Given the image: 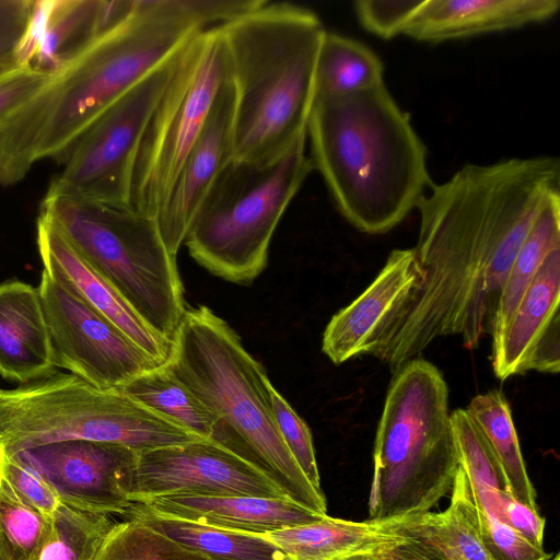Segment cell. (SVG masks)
I'll list each match as a JSON object with an SVG mask.
<instances>
[{"label":"cell","mask_w":560,"mask_h":560,"mask_svg":"<svg viewBox=\"0 0 560 560\" xmlns=\"http://www.w3.org/2000/svg\"><path fill=\"white\" fill-rule=\"evenodd\" d=\"M305 147L306 140L269 164L232 159L223 167L184 241L200 266L237 284L261 273L282 215L314 170Z\"/></svg>","instance_id":"obj_7"},{"label":"cell","mask_w":560,"mask_h":560,"mask_svg":"<svg viewBox=\"0 0 560 560\" xmlns=\"http://www.w3.org/2000/svg\"><path fill=\"white\" fill-rule=\"evenodd\" d=\"M110 515L94 514L61 504L30 560H94L114 527Z\"/></svg>","instance_id":"obj_30"},{"label":"cell","mask_w":560,"mask_h":560,"mask_svg":"<svg viewBox=\"0 0 560 560\" xmlns=\"http://www.w3.org/2000/svg\"><path fill=\"white\" fill-rule=\"evenodd\" d=\"M230 78L229 55L219 25L199 33L182 49L138 149L131 208L156 218L218 92Z\"/></svg>","instance_id":"obj_9"},{"label":"cell","mask_w":560,"mask_h":560,"mask_svg":"<svg viewBox=\"0 0 560 560\" xmlns=\"http://www.w3.org/2000/svg\"><path fill=\"white\" fill-rule=\"evenodd\" d=\"M182 49L117 98L85 128L67 153L62 171L46 192L131 208V183L138 149Z\"/></svg>","instance_id":"obj_10"},{"label":"cell","mask_w":560,"mask_h":560,"mask_svg":"<svg viewBox=\"0 0 560 560\" xmlns=\"http://www.w3.org/2000/svg\"><path fill=\"white\" fill-rule=\"evenodd\" d=\"M56 368L103 390H120L162 365L45 270L37 288Z\"/></svg>","instance_id":"obj_11"},{"label":"cell","mask_w":560,"mask_h":560,"mask_svg":"<svg viewBox=\"0 0 560 560\" xmlns=\"http://www.w3.org/2000/svg\"><path fill=\"white\" fill-rule=\"evenodd\" d=\"M94 560H213L159 533L137 517L117 522Z\"/></svg>","instance_id":"obj_31"},{"label":"cell","mask_w":560,"mask_h":560,"mask_svg":"<svg viewBox=\"0 0 560 560\" xmlns=\"http://www.w3.org/2000/svg\"><path fill=\"white\" fill-rule=\"evenodd\" d=\"M558 0H420L404 36L441 43L546 22Z\"/></svg>","instance_id":"obj_19"},{"label":"cell","mask_w":560,"mask_h":560,"mask_svg":"<svg viewBox=\"0 0 560 560\" xmlns=\"http://www.w3.org/2000/svg\"><path fill=\"white\" fill-rule=\"evenodd\" d=\"M385 524L392 534L373 548L375 560H451L431 542Z\"/></svg>","instance_id":"obj_39"},{"label":"cell","mask_w":560,"mask_h":560,"mask_svg":"<svg viewBox=\"0 0 560 560\" xmlns=\"http://www.w3.org/2000/svg\"><path fill=\"white\" fill-rule=\"evenodd\" d=\"M55 373L37 288L20 280L0 283V376L26 385Z\"/></svg>","instance_id":"obj_21"},{"label":"cell","mask_w":560,"mask_h":560,"mask_svg":"<svg viewBox=\"0 0 560 560\" xmlns=\"http://www.w3.org/2000/svg\"><path fill=\"white\" fill-rule=\"evenodd\" d=\"M478 514L481 539L492 560H550L553 556L506 523L479 510Z\"/></svg>","instance_id":"obj_35"},{"label":"cell","mask_w":560,"mask_h":560,"mask_svg":"<svg viewBox=\"0 0 560 560\" xmlns=\"http://www.w3.org/2000/svg\"><path fill=\"white\" fill-rule=\"evenodd\" d=\"M86 440L137 453L202 440L119 390H103L73 374L55 373L0 389V445L19 451Z\"/></svg>","instance_id":"obj_8"},{"label":"cell","mask_w":560,"mask_h":560,"mask_svg":"<svg viewBox=\"0 0 560 560\" xmlns=\"http://www.w3.org/2000/svg\"><path fill=\"white\" fill-rule=\"evenodd\" d=\"M32 0H0V74L18 67L15 51Z\"/></svg>","instance_id":"obj_38"},{"label":"cell","mask_w":560,"mask_h":560,"mask_svg":"<svg viewBox=\"0 0 560 560\" xmlns=\"http://www.w3.org/2000/svg\"><path fill=\"white\" fill-rule=\"evenodd\" d=\"M128 493L132 503L176 494L290 498L257 463L214 438L138 453Z\"/></svg>","instance_id":"obj_12"},{"label":"cell","mask_w":560,"mask_h":560,"mask_svg":"<svg viewBox=\"0 0 560 560\" xmlns=\"http://www.w3.org/2000/svg\"><path fill=\"white\" fill-rule=\"evenodd\" d=\"M559 247L560 194H556L537 214L514 258L498 304L491 336L506 325L547 255Z\"/></svg>","instance_id":"obj_28"},{"label":"cell","mask_w":560,"mask_h":560,"mask_svg":"<svg viewBox=\"0 0 560 560\" xmlns=\"http://www.w3.org/2000/svg\"><path fill=\"white\" fill-rule=\"evenodd\" d=\"M50 523L0 478V542L10 560H30Z\"/></svg>","instance_id":"obj_32"},{"label":"cell","mask_w":560,"mask_h":560,"mask_svg":"<svg viewBox=\"0 0 560 560\" xmlns=\"http://www.w3.org/2000/svg\"><path fill=\"white\" fill-rule=\"evenodd\" d=\"M7 452L38 470L68 506L127 515L135 504L128 487L138 453L125 445L68 440Z\"/></svg>","instance_id":"obj_13"},{"label":"cell","mask_w":560,"mask_h":560,"mask_svg":"<svg viewBox=\"0 0 560 560\" xmlns=\"http://www.w3.org/2000/svg\"><path fill=\"white\" fill-rule=\"evenodd\" d=\"M233 110L234 89L230 78L218 92L205 127L156 214L162 238L175 256L200 203L233 159Z\"/></svg>","instance_id":"obj_17"},{"label":"cell","mask_w":560,"mask_h":560,"mask_svg":"<svg viewBox=\"0 0 560 560\" xmlns=\"http://www.w3.org/2000/svg\"><path fill=\"white\" fill-rule=\"evenodd\" d=\"M119 392L200 439H215L220 419L165 363L137 375Z\"/></svg>","instance_id":"obj_27"},{"label":"cell","mask_w":560,"mask_h":560,"mask_svg":"<svg viewBox=\"0 0 560 560\" xmlns=\"http://www.w3.org/2000/svg\"><path fill=\"white\" fill-rule=\"evenodd\" d=\"M420 0H358L355 16L369 33L383 39L404 35Z\"/></svg>","instance_id":"obj_36"},{"label":"cell","mask_w":560,"mask_h":560,"mask_svg":"<svg viewBox=\"0 0 560 560\" xmlns=\"http://www.w3.org/2000/svg\"><path fill=\"white\" fill-rule=\"evenodd\" d=\"M269 392L275 420L282 440L308 481L314 488L322 490L313 438L306 422L272 384Z\"/></svg>","instance_id":"obj_33"},{"label":"cell","mask_w":560,"mask_h":560,"mask_svg":"<svg viewBox=\"0 0 560 560\" xmlns=\"http://www.w3.org/2000/svg\"><path fill=\"white\" fill-rule=\"evenodd\" d=\"M132 0H32L18 67L52 77L120 21Z\"/></svg>","instance_id":"obj_15"},{"label":"cell","mask_w":560,"mask_h":560,"mask_svg":"<svg viewBox=\"0 0 560 560\" xmlns=\"http://www.w3.org/2000/svg\"><path fill=\"white\" fill-rule=\"evenodd\" d=\"M486 438L503 472L509 493L538 510L534 485L527 474L510 405L494 389L475 396L466 409Z\"/></svg>","instance_id":"obj_26"},{"label":"cell","mask_w":560,"mask_h":560,"mask_svg":"<svg viewBox=\"0 0 560 560\" xmlns=\"http://www.w3.org/2000/svg\"><path fill=\"white\" fill-rule=\"evenodd\" d=\"M373 548L349 552V553L336 557L331 560H375L373 552H372Z\"/></svg>","instance_id":"obj_41"},{"label":"cell","mask_w":560,"mask_h":560,"mask_svg":"<svg viewBox=\"0 0 560 560\" xmlns=\"http://www.w3.org/2000/svg\"><path fill=\"white\" fill-rule=\"evenodd\" d=\"M0 478L28 505L47 517L62 504L54 487L34 467L0 445Z\"/></svg>","instance_id":"obj_34"},{"label":"cell","mask_w":560,"mask_h":560,"mask_svg":"<svg viewBox=\"0 0 560 560\" xmlns=\"http://www.w3.org/2000/svg\"><path fill=\"white\" fill-rule=\"evenodd\" d=\"M234 89L233 159L265 165L307 139L325 28L312 10L258 0L219 25Z\"/></svg>","instance_id":"obj_3"},{"label":"cell","mask_w":560,"mask_h":560,"mask_svg":"<svg viewBox=\"0 0 560 560\" xmlns=\"http://www.w3.org/2000/svg\"><path fill=\"white\" fill-rule=\"evenodd\" d=\"M451 423L477 509L500 518L503 495L509 491L495 456L466 409L453 411Z\"/></svg>","instance_id":"obj_29"},{"label":"cell","mask_w":560,"mask_h":560,"mask_svg":"<svg viewBox=\"0 0 560 560\" xmlns=\"http://www.w3.org/2000/svg\"><path fill=\"white\" fill-rule=\"evenodd\" d=\"M384 84L383 62L371 48L325 31L315 65L314 101L346 97Z\"/></svg>","instance_id":"obj_24"},{"label":"cell","mask_w":560,"mask_h":560,"mask_svg":"<svg viewBox=\"0 0 560 560\" xmlns=\"http://www.w3.org/2000/svg\"><path fill=\"white\" fill-rule=\"evenodd\" d=\"M550 560H560V555H559V552H557L556 555H553V556L551 557V559H550Z\"/></svg>","instance_id":"obj_43"},{"label":"cell","mask_w":560,"mask_h":560,"mask_svg":"<svg viewBox=\"0 0 560 560\" xmlns=\"http://www.w3.org/2000/svg\"><path fill=\"white\" fill-rule=\"evenodd\" d=\"M560 247L550 252L506 325L492 336L491 363L501 381L560 370Z\"/></svg>","instance_id":"obj_14"},{"label":"cell","mask_w":560,"mask_h":560,"mask_svg":"<svg viewBox=\"0 0 560 560\" xmlns=\"http://www.w3.org/2000/svg\"><path fill=\"white\" fill-rule=\"evenodd\" d=\"M256 0H132L100 35L0 126V186L23 180L40 160L63 161L110 104L199 33Z\"/></svg>","instance_id":"obj_1"},{"label":"cell","mask_w":560,"mask_h":560,"mask_svg":"<svg viewBox=\"0 0 560 560\" xmlns=\"http://www.w3.org/2000/svg\"><path fill=\"white\" fill-rule=\"evenodd\" d=\"M392 534L387 524L355 522L324 515L318 520L266 534L289 560H331L370 549Z\"/></svg>","instance_id":"obj_23"},{"label":"cell","mask_w":560,"mask_h":560,"mask_svg":"<svg viewBox=\"0 0 560 560\" xmlns=\"http://www.w3.org/2000/svg\"><path fill=\"white\" fill-rule=\"evenodd\" d=\"M133 516L159 533L213 560H289L258 534L240 533L147 512L136 504Z\"/></svg>","instance_id":"obj_25"},{"label":"cell","mask_w":560,"mask_h":560,"mask_svg":"<svg viewBox=\"0 0 560 560\" xmlns=\"http://www.w3.org/2000/svg\"><path fill=\"white\" fill-rule=\"evenodd\" d=\"M0 560H10L5 550L3 549L1 542H0Z\"/></svg>","instance_id":"obj_42"},{"label":"cell","mask_w":560,"mask_h":560,"mask_svg":"<svg viewBox=\"0 0 560 560\" xmlns=\"http://www.w3.org/2000/svg\"><path fill=\"white\" fill-rule=\"evenodd\" d=\"M39 214L149 327L172 341L187 308L176 256L167 249L155 217L48 192Z\"/></svg>","instance_id":"obj_6"},{"label":"cell","mask_w":560,"mask_h":560,"mask_svg":"<svg viewBox=\"0 0 560 560\" xmlns=\"http://www.w3.org/2000/svg\"><path fill=\"white\" fill-rule=\"evenodd\" d=\"M306 136L313 168L341 215L361 232L393 230L434 184L427 147L385 84L315 100Z\"/></svg>","instance_id":"obj_2"},{"label":"cell","mask_w":560,"mask_h":560,"mask_svg":"<svg viewBox=\"0 0 560 560\" xmlns=\"http://www.w3.org/2000/svg\"><path fill=\"white\" fill-rule=\"evenodd\" d=\"M389 524L431 542L451 560H492L481 539L478 509L462 465L445 510L429 511Z\"/></svg>","instance_id":"obj_22"},{"label":"cell","mask_w":560,"mask_h":560,"mask_svg":"<svg viewBox=\"0 0 560 560\" xmlns=\"http://www.w3.org/2000/svg\"><path fill=\"white\" fill-rule=\"evenodd\" d=\"M460 458L446 382L415 358L394 371L378 422L368 521L385 524L431 511L451 493Z\"/></svg>","instance_id":"obj_5"},{"label":"cell","mask_w":560,"mask_h":560,"mask_svg":"<svg viewBox=\"0 0 560 560\" xmlns=\"http://www.w3.org/2000/svg\"><path fill=\"white\" fill-rule=\"evenodd\" d=\"M37 247L43 270L51 278L113 323L159 364L168 360L172 341L149 327L56 225L42 214L37 219Z\"/></svg>","instance_id":"obj_18"},{"label":"cell","mask_w":560,"mask_h":560,"mask_svg":"<svg viewBox=\"0 0 560 560\" xmlns=\"http://www.w3.org/2000/svg\"><path fill=\"white\" fill-rule=\"evenodd\" d=\"M530 542L544 547L546 520L534 510L515 500L506 492L502 500L501 518Z\"/></svg>","instance_id":"obj_40"},{"label":"cell","mask_w":560,"mask_h":560,"mask_svg":"<svg viewBox=\"0 0 560 560\" xmlns=\"http://www.w3.org/2000/svg\"><path fill=\"white\" fill-rule=\"evenodd\" d=\"M50 78L22 67L0 74V126L39 92Z\"/></svg>","instance_id":"obj_37"},{"label":"cell","mask_w":560,"mask_h":560,"mask_svg":"<svg viewBox=\"0 0 560 560\" xmlns=\"http://www.w3.org/2000/svg\"><path fill=\"white\" fill-rule=\"evenodd\" d=\"M165 364L292 500L327 514L323 490L308 481L280 435L265 369L224 319L205 305L186 310Z\"/></svg>","instance_id":"obj_4"},{"label":"cell","mask_w":560,"mask_h":560,"mask_svg":"<svg viewBox=\"0 0 560 560\" xmlns=\"http://www.w3.org/2000/svg\"><path fill=\"white\" fill-rule=\"evenodd\" d=\"M135 504L156 515L248 534H266L324 516L291 498L176 494Z\"/></svg>","instance_id":"obj_20"},{"label":"cell","mask_w":560,"mask_h":560,"mask_svg":"<svg viewBox=\"0 0 560 560\" xmlns=\"http://www.w3.org/2000/svg\"><path fill=\"white\" fill-rule=\"evenodd\" d=\"M423 278L413 248L394 249L371 284L331 317L323 352L335 364L371 354L378 330L413 296Z\"/></svg>","instance_id":"obj_16"}]
</instances>
